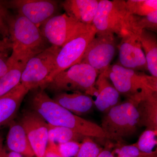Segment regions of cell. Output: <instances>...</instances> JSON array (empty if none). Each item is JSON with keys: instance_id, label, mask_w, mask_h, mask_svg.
Wrapping results in <instances>:
<instances>
[{"instance_id": "cell-1", "label": "cell", "mask_w": 157, "mask_h": 157, "mask_svg": "<svg viewBox=\"0 0 157 157\" xmlns=\"http://www.w3.org/2000/svg\"><path fill=\"white\" fill-rule=\"evenodd\" d=\"M29 99L32 110L49 124L68 128L82 135L104 139L106 136L100 125L73 114L50 98L44 89L32 90Z\"/></svg>"}, {"instance_id": "cell-12", "label": "cell", "mask_w": 157, "mask_h": 157, "mask_svg": "<svg viewBox=\"0 0 157 157\" xmlns=\"http://www.w3.org/2000/svg\"><path fill=\"white\" fill-rule=\"evenodd\" d=\"M36 157H44L48 144V124L33 110L25 111L20 121Z\"/></svg>"}, {"instance_id": "cell-10", "label": "cell", "mask_w": 157, "mask_h": 157, "mask_svg": "<svg viewBox=\"0 0 157 157\" xmlns=\"http://www.w3.org/2000/svg\"><path fill=\"white\" fill-rule=\"evenodd\" d=\"M96 34L97 31L93 25L89 29L62 47L57 55L53 70L45 85L59 73L79 63L88 45Z\"/></svg>"}, {"instance_id": "cell-18", "label": "cell", "mask_w": 157, "mask_h": 157, "mask_svg": "<svg viewBox=\"0 0 157 157\" xmlns=\"http://www.w3.org/2000/svg\"><path fill=\"white\" fill-rule=\"evenodd\" d=\"M135 99L140 127L157 131V91L148 92Z\"/></svg>"}, {"instance_id": "cell-7", "label": "cell", "mask_w": 157, "mask_h": 157, "mask_svg": "<svg viewBox=\"0 0 157 157\" xmlns=\"http://www.w3.org/2000/svg\"><path fill=\"white\" fill-rule=\"evenodd\" d=\"M60 48L51 45L27 62L21 75V83L29 91L45 86L53 70Z\"/></svg>"}, {"instance_id": "cell-2", "label": "cell", "mask_w": 157, "mask_h": 157, "mask_svg": "<svg viewBox=\"0 0 157 157\" xmlns=\"http://www.w3.org/2000/svg\"><path fill=\"white\" fill-rule=\"evenodd\" d=\"M9 25L12 44V53L8 60L9 66L18 62H27L51 46L39 28L21 15H11Z\"/></svg>"}, {"instance_id": "cell-24", "label": "cell", "mask_w": 157, "mask_h": 157, "mask_svg": "<svg viewBox=\"0 0 157 157\" xmlns=\"http://www.w3.org/2000/svg\"><path fill=\"white\" fill-rule=\"evenodd\" d=\"M125 7L129 14L144 16L157 11V0H128Z\"/></svg>"}, {"instance_id": "cell-15", "label": "cell", "mask_w": 157, "mask_h": 157, "mask_svg": "<svg viewBox=\"0 0 157 157\" xmlns=\"http://www.w3.org/2000/svg\"><path fill=\"white\" fill-rule=\"evenodd\" d=\"M97 95L95 107L104 114L121 103V94L104 73L98 75L95 83Z\"/></svg>"}, {"instance_id": "cell-21", "label": "cell", "mask_w": 157, "mask_h": 157, "mask_svg": "<svg viewBox=\"0 0 157 157\" xmlns=\"http://www.w3.org/2000/svg\"><path fill=\"white\" fill-rule=\"evenodd\" d=\"M27 62H18L10 66L7 73L0 77V98L21 83V75Z\"/></svg>"}, {"instance_id": "cell-17", "label": "cell", "mask_w": 157, "mask_h": 157, "mask_svg": "<svg viewBox=\"0 0 157 157\" xmlns=\"http://www.w3.org/2000/svg\"><path fill=\"white\" fill-rule=\"evenodd\" d=\"M99 2L98 0H66L61 6L68 16L89 25H93Z\"/></svg>"}, {"instance_id": "cell-4", "label": "cell", "mask_w": 157, "mask_h": 157, "mask_svg": "<svg viewBox=\"0 0 157 157\" xmlns=\"http://www.w3.org/2000/svg\"><path fill=\"white\" fill-rule=\"evenodd\" d=\"M99 73L90 65L76 64L58 74L42 89L55 93L81 92L96 97V80Z\"/></svg>"}, {"instance_id": "cell-34", "label": "cell", "mask_w": 157, "mask_h": 157, "mask_svg": "<svg viewBox=\"0 0 157 157\" xmlns=\"http://www.w3.org/2000/svg\"><path fill=\"white\" fill-rule=\"evenodd\" d=\"M0 157H23L22 155L15 152L7 150L5 147L3 148Z\"/></svg>"}, {"instance_id": "cell-36", "label": "cell", "mask_w": 157, "mask_h": 157, "mask_svg": "<svg viewBox=\"0 0 157 157\" xmlns=\"http://www.w3.org/2000/svg\"><path fill=\"white\" fill-rule=\"evenodd\" d=\"M3 142H4V139H3L2 135L0 134V155H1L2 151L4 147V146H3Z\"/></svg>"}, {"instance_id": "cell-29", "label": "cell", "mask_w": 157, "mask_h": 157, "mask_svg": "<svg viewBox=\"0 0 157 157\" xmlns=\"http://www.w3.org/2000/svg\"><path fill=\"white\" fill-rule=\"evenodd\" d=\"M120 145L121 146L115 150L117 154L116 157H138L141 153L134 144L122 146L121 144Z\"/></svg>"}, {"instance_id": "cell-28", "label": "cell", "mask_w": 157, "mask_h": 157, "mask_svg": "<svg viewBox=\"0 0 157 157\" xmlns=\"http://www.w3.org/2000/svg\"><path fill=\"white\" fill-rule=\"evenodd\" d=\"M80 144L76 141H69L57 144V148L62 156L75 157L80 148Z\"/></svg>"}, {"instance_id": "cell-16", "label": "cell", "mask_w": 157, "mask_h": 157, "mask_svg": "<svg viewBox=\"0 0 157 157\" xmlns=\"http://www.w3.org/2000/svg\"><path fill=\"white\" fill-rule=\"evenodd\" d=\"M29 92L20 83L0 98V127L14 120L23 100Z\"/></svg>"}, {"instance_id": "cell-5", "label": "cell", "mask_w": 157, "mask_h": 157, "mask_svg": "<svg viewBox=\"0 0 157 157\" xmlns=\"http://www.w3.org/2000/svg\"><path fill=\"white\" fill-rule=\"evenodd\" d=\"M104 73L120 94L128 99L139 98L148 92L157 91V77L142 71L116 64L110 65Z\"/></svg>"}, {"instance_id": "cell-14", "label": "cell", "mask_w": 157, "mask_h": 157, "mask_svg": "<svg viewBox=\"0 0 157 157\" xmlns=\"http://www.w3.org/2000/svg\"><path fill=\"white\" fill-rule=\"evenodd\" d=\"M52 99L59 105L79 117L90 113L95 107L92 97L81 92L57 93L55 94Z\"/></svg>"}, {"instance_id": "cell-33", "label": "cell", "mask_w": 157, "mask_h": 157, "mask_svg": "<svg viewBox=\"0 0 157 157\" xmlns=\"http://www.w3.org/2000/svg\"><path fill=\"white\" fill-rule=\"evenodd\" d=\"M112 144H107L105 147L103 148L102 151L98 155V157H115L114 155V151H112Z\"/></svg>"}, {"instance_id": "cell-27", "label": "cell", "mask_w": 157, "mask_h": 157, "mask_svg": "<svg viewBox=\"0 0 157 157\" xmlns=\"http://www.w3.org/2000/svg\"><path fill=\"white\" fill-rule=\"evenodd\" d=\"M11 16L7 6L0 2V39H10L9 22Z\"/></svg>"}, {"instance_id": "cell-11", "label": "cell", "mask_w": 157, "mask_h": 157, "mask_svg": "<svg viewBox=\"0 0 157 157\" xmlns=\"http://www.w3.org/2000/svg\"><path fill=\"white\" fill-rule=\"evenodd\" d=\"M17 14L40 28L52 17L58 15L59 2L54 0H13L8 2Z\"/></svg>"}, {"instance_id": "cell-35", "label": "cell", "mask_w": 157, "mask_h": 157, "mask_svg": "<svg viewBox=\"0 0 157 157\" xmlns=\"http://www.w3.org/2000/svg\"><path fill=\"white\" fill-rule=\"evenodd\" d=\"M138 157H157V150L149 153L141 152Z\"/></svg>"}, {"instance_id": "cell-3", "label": "cell", "mask_w": 157, "mask_h": 157, "mask_svg": "<svg viewBox=\"0 0 157 157\" xmlns=\"http://www.w3.org/2000/svg\"><path fill=\"white\" fill-rule=\"evenodd\" d=\"M136 104V99L127 98L104 114L100 126L106 139L121 144L137 132L140 125Z\"/></svg>"}, {"instance_id": "cell-13", "label": "cell", "mask_w": 157, "mask_h": 157, "mask_svg": "<svg viewBox=\"0 0 157 157\" xmlns=\"http://www.w3.org/2000/svg\"><path fill=\"white\" fill-rule=\"evenodd\" d=\"M119 64L128 69L143 71L147 70L145 55L139 36L130 31L121 38L118 45Z\"/></svg>"}, {"instance_id": "cell-23", "label": "cell", "mask_w": 157, "mask_h": 157, "mask_svg": "<svg viewBox=\"0 0 157 157\" xmlns=\"http://www.w3.org/2000/svg\"><path fill=\"white\" fill-rule=\"evenodd\" d=\"M48 143L58 144L69 141L82 142L86 136L82 135L72 129L48 124Z\"/></svg>"}, {"instance_id": "cell-26", "label": "cell", "mask_w": 157, "mask_h": 157, "mask_svg": "<svg viewBox=\"0 0 157 157\" xmlns=\"http://www.w3.org/2000/svg\"><path fill=\"white\" fill-rule=\"evenodd\" d=\"M103 149L92 137H86L82 141L80 148L75 157H98Z\"/></svg>"}, {"instance_id": "cell-32", "label": "cell", "mask_w": 157, "mask_h": 157, "mask_svg": "<svg viewBox=\"0 0 157 157\" xmlns=\"http://www.w3.org/2000/svg\"><path fill=\"white\" fill-rule=\"evenodd\" d=\"M12 49L10 39H0V53L8 54Z\"/></svg>"}, {"instance_id": "cell-8", "label": "cell", "mask_w": 157, "mask_h": 157, "mask_svg": "<svg viewBox=\"0 0 157 157\" xmlns=\"http://www.w3.org/2000/svg\"><path fill=\"white\" fill-rule=\"evenodd\" d=\"M92 25L78 22L64 13L52 17L39 29L51 45L61 48L89 29Z\"/></svg>"}, {"instance_id": "cell-19", "label": "cell", "mask_w": 157, "mask_h": 157, "mask_svg": "<svg viewBox=\"0 0 157 157\" xmlns=\"http://www.w3.org/2000/svg\"><path fill=\"white\" fill-rule=\"evenodd\" d=\"M9 125V132L6 137L9 150L26 157L35 156L26 132L20 121L13 120Z\"/></svg>"}, {"instance_id": "cell-30", "label": "cell", "mask_w": 157, "mask_h": 157, "mask_svg": "<svg viewBox=\"0 0 157 157\" xmlns=\"http://www.w3.org/2000/svg\"><path fill=\"white\" fill-rule=\"evenodd\" d=\"M8 56V54L0 53V77L5 75L10 69Z\"/></svg>"}, {"instance_id": "cell-31", "label": "cell", "mask_w": 157, "mask_h": 157, "mask_svg": "<svg viewBox=\"0 0 157 157\" xmlns=\"http://www.w3.org/2000/svg\"><path fill=\"white\" fill-rule=\"evenodd\" d=\"M44 157H63L60 154L57 148V144L48 143Z\"/></svg>"}, {"instance_id": "cell-9", "label": "cell", "mask_w": 157, "mask_h": 157, "mask_svg": "<svg viewBox=\"0 0 157 157\" xmlns=\"http://www.w3.org/2000/svg\"><path fill=\"white\" fill-rule=\"evenodd\" d=\"M118 47L115 35L96 34L88 45L80 63L90 65L101 74L109 67Z\"/></svg>"}, {"instance_id": "cell-6", "label": "cell", "mask_w": 157, "mask_h": 157, "mask_svg": "<svg viewBox=\"0 0 157 157\" xmlns=\"http://www.w3.org/2000/svg\"><path fill=\"white\" fill-rule=\"evenodd\" d=\"M129 14L124 0H100L93 25L97 34L111 33L122 38L128 33Z\"/></svg>"}, {"instance_id": "cell-22", "label": "cell", "mask_w": 157, "mask_h": 157, "mask_svg": "<svg viewBox=\"0 0 157 157\" xmlns=\"http://www.w3.org/2000/svg\"><path fill=\"white\" fill-rule=\"evenodd\" d=\"M144 29L157 33V11L144 16L129 14L128 31L139 36L141 32Z\"/></svg>"}, {"instance_id": "cell-25", "label": "cell", "mask_w": 157, "mask_h": 157, "mask_svg": "<svg viewBox=\"0 0 157 157\" xmlns=\"http://www.w3.org/2000/svg\"><path fill=\"white\" fill-rule=\"evenodd\" d=\"M157 131L145 129L140 135L137 143L134 144L142 152L153 151L157 145Z\"/></svg>"}, {"instance_id": "cell-20", "label": "cell", "mask_w": 157, "mask_h": 157, "mask_svg": "<svg viewBox=\"0 0 157 157\" xmlns=\"http://www.w3.org/2000/svg\"><path fill=\"white\" fill-rule=\"evenodd\" d=\"M146 58L147 71L157 77V37L156 33L144 29L139 36Z\"/></svg>"}]
</instances>
